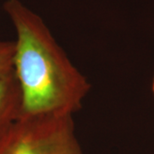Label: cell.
Returning <instances> with one entry per match:
<instances>
[{"instance_id": "6da1fadb", "label": "cell", "mask_w": 154, "mask_h": 154, "mask_svg": "<svg viewBox=\"0 0 154 154\" xmlns=\"http://www.w3.org/2000/svg\"><path fill=\"white\" fill-rule=\"evenodd\" d=\"M4 9L17 32L14 72L22 93L20 116H74L91 90L38 15L18 0Z\"/></svg>"}, {"instance_id": "7a4b0ae2", "label": "cell", "mask_w": 154, "mask_h": 154, "mask_svg": "<svg viewBox=\"0 0 154 154\" xmlns=\"http://www.w3.org/2000/svg\"><path fill=\"white\" fill-rule=\"evenodd\" d=\"M0 154H85L73 116H20L0 135Z\"/></svg>"}, {"instance_id": "3957f363", "label": "cell", "mask_w": 154, "mask_h": 154, "mask_svg": "<svg viewBox=\"0 0 154 154\" xmlns=\"http://www.w3.org/2000/svg\"><path fill=\"white\" fill-rule=\"evenodd\" d=\"M22 93L15 72L0 79V135L21 115Z\"/></svg>"}, {"instance_id": "277c9868", "label": "cell", "mask_w": 154, "mask_h": 154, "mask_svg": "<svg viewBox=\"0 0 154 154\" xmlns=\"http://www.w3.org/2000/svg\"><path fill=\"white\" fill-rule=\"evenodd\" d=\"M15 41L0 40V79L14 72Z\"/></svg>"}, {"instance_id": "5b68a950", "label": "cell", "mask_w": 154, "mask_h": 154, "mask_svg": "<svg viewBox=\"0 0 154 154\" xmlns=\"http://www.w3.org/2000/svg\"><path fill=\"white\" fill-rule=\"evenodd\" d=\"M152 91L154 93V76H153V81H152Z\"/></svg>"}]
</instances>
